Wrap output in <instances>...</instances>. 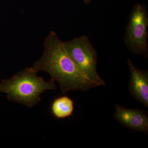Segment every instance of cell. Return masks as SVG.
Segmentation results:
<instances>
[{"label":"cell","instance_id":"cell-1","mask_svg":"<svg viewBox=\"0 0 148 148\" xmlns=\"http://www.w3.org/2000/svg\"><path fill=\"white\" fill-rule=\"evenodd\" d=\"M30 69L36 73H49L51 80L59 83L64 94L69 90L85 92L99 86L80 70L66 50L64 42L54 32H51L46 39L42 57Z\"/></svg>","mask_w":148,"mask_h":148},{"label":"cell","instance_id":"cell-2","mask_svg":"<svg viewBox=\"0 0 148 148\" xmlns=\"http://www.w3.org/2000/svg\"><path fill=\"white\" fill-rule=\"evenodd\" d=\"M54 81L47 82L38 77L30 68L19 72L12 77L3 80L0 84V92L7 94L9 101L32 108L41 101L40 95L47 90H55Z\"/></svg>","mask_w":148,"mask_h":148},{"label":"cell","instance_id":"cell-3","mask_svg":"<svg viewBox=\"0 0 148 148\" xmlns=\"http://www.w3.org/2000/svg\"><path fill=\"white\" fill-rule=\"evenodd\" d=\"M148 12L145 5L136 3L132 7L124 37L125 44L135 55L148 58Z\"/></svg>","mask_w":148,"mask_h":148},{"label":"cell","instance_id":"cell-4","mask_svg":"<svg viewBox=\"0 0 148 148\" xmlns=\"http://www.w3.org/2000/svg\"><path fill=\"white\" fill-rule=\"evenodd\" d=\"M66 50L80 70L88 78L98 84L106 85L97 71L98 54L90 40L83 35L64 42Z\"/></svg>","mask_w":148,"mask_h":148},{"label":"cell","instance_id":"cell-5","mask_svg":"<svg viewBox=\"0 0 148 148\" xmlns=\"http://www.w3.org/2000/svg\"><path fill=\"white\" fill-rule=\"evenodd\" d=\"M114 116L120 124L132 132H142L148 134L147 112L138 109L127 108L116 104Z\"/></svg>","mask_w":148,"mask_h":148},{"label":"cell","instance_id":"cell-6","mask_svg":"<svg viewBox=\"0 0 148 148\" xmlns=\"http://www.w3.org/2000/svg\"><path fill=\"white\" fill-rule=\"evenodd\" d=\"M127 64L130 72L129 92L133 98L148 108V71L137 68L130 58Z\"/></svg>","mask_w":148,"mask_h":148},{"label":"cell","instance_id":"cell-7","mask_svg":"<svg viewBox=\"0 0 148 148\" xmlns=\"http://www.w3.org/2000/svg\"><path fill=\"white\" fill-rule=\"evenodd\" d=\"M51 110L53 116L58 119L69 117L73 113V101L67 95L60 96L53 100L51 106Z\"/></svg>","mask_w":148,"mask_h":148},{"label":"cell","instance_id":"cell-8","mask_svg":"<svg viewBox=\"0 0 148 148\" xmlns=\"http://www.w3.org/2000/svg\"><path fill=\"white\" fill-rule=\"evenodd\" d=\"M86 4H88L91 2V0H82Z\"/></svg>","mask_w":148,"mask_h":148}]
</instances>
